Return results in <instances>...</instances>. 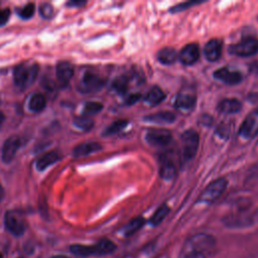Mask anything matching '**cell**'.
Listing matches in <instances>:
<instances>
[{"label":"cell","instance_id":"1","mask_svg":"<svg viewBox=\"0 0 258 258\" xmlns=\"http://www.w3.org/2000/svg\"><path fill=\"white\" fill-rule=\"evenodd\" d=\"M116 244L109 239H102L94 245L74 244L70 247L73 254L81 257L88 256H103L113 253L116 250Z\"/></svg>","mask_w":258,"mask_h":258},{"label":"cell","instance_id":"2","mask_svg":"<svg viewBox=\"0 0 258 258\" xmlns=\"http://www.w3.org/2000/svg\"><path fill=\"white\" fill-rule=\"evenodd\" d=\"M39 67L37 63H20L13 70V81L17 88L21 90L27 89L33 84Z\"/></svg>","mask_w":258,"mask_h":258},{"label":"cell","instance_id":"3","mask_svg":"<svg viewBox=\"0 0 258 258\" xmlns=\"http://www.w3.org/2000/svg\"><path fill=\"white\" fill-rule=\"evenodd\" d=\"M215 238L209 234H197L190 237L185 245L186 252H198L205 254L215 247ZM185 252V253H186Z\"/></svg>","mask_w":258,"mask_h":258},{"label":"cell","instance_id":"4","mask_svg":"<svg viewBox=\"0 0 258 258\" xmlns=\"http://www.w3.org/2000/svg\"><path fill=\"white\" fill-rule=\"evenodd\" d=\"M4 226L14 236H21L25 232L26 223L22 214L18 211H7L4 216Z\"/></svg>","mask_w":258,"mask_h":258},{"label":"cell","instance_id":"5","mask_svg":"<svg viewBox=\"0 0 258 258\" xmlns=\"http://www.w3.org/2000/svg\"><path fill=\"white\" fill-rule=\"evenodd\" d=\"M226 187H227V179L224 177L218 178L207 186V188L202 192V195L198 199V202L211 204L221 197V195L225 191Z\"/></svg>","mask_w":258,"mask_h":258},{"label":"cell","instance_id":"6","mask_svg":"<svg viewBox=\"0 0 258 258\" xmlns=\"http://www.w3.org/2000/svg\"><path fill=\"white\" fill-rule=\"evenodd\" d=\"M181 152L185 159L195 157L199 148V134L192 130H186L181 134Z\"/></svg>","mask_w":258,"mask_h":258},{"label":"cell","instance_id":"7","mask_svg":"<svg viewBox=\"0 0 258 258\" xmlns=\"http://www.w3.org/2000/svg\"><path fill=\"white\" fill-rule=\"evenodd\" d=\"M229 51L237 56H250L258 53V38L246 37L229 47Z\"/></svg>","mask_w":258,"mask_h":258},{"label":"cell","instance_id":"8","mask_svg":"<svg viewBox=\"0 0 258 258\" xmlns=\"http://www.w3.org/2000/svg\"><path fill=\"white\" fill-rule=\"evenodd\" d=\"M104 79L96 73L86 72L80 82V91L83 93H94L103 88Z\"/></svg>","mask_w":258,"mask_h":258},{"label":"cell","instance_id":"9","mask_svg":"<svg viewBox=\"0 0 258 258\" xmlns=\"http://www.w3.org/2000/svg\"><path fill=\"white\" fill-rule=\"evenodd\" d=\"M145 140L151 146L160 147L167 145L171 140V133L167 129H149L145 134Z\"/></svg>","mask_w":258,"mask_h":258},{"label":"cell","instance_id":"10","mask_svg":"<svg viewBox=\"0 0 258 258\" xmlns=\"http://www.w3.org/2000/svg\"><path fill=\"white\" fill-rule=\"evenodd\" d=\"M258 133V110L255 109L245 118L239 129V135L243 138H252Z\"/></svg>","mask_w":258,"mask_h":258},{"label":"cell","instance_id":"11","mask_svg":"<svg viewBox=\"0 0 258 258\" xmlns=\"http://www.w3.org/2000/svg\"><path fill=\"white\" fill-rule=\"evenodd\" d=\"M20 145H21V141L19 137L11 136L7 138L3 143L2 150H1L2 161L4 163H10L14 159Z\"/></svg>","mask_w":258,"mask_h":258},{"label":"cell","instance_id":"12","mask_svg":"<svg viewBox=\"0 0 258 258\" xmlns=\"http://www.w3.org/2000/svg\"><path fill=\"white\" fill-rule=\"evenodd\" d=\"M214 78L227 84V85H237L241 83L243 76L240 72L229 69V68H221L214 72Z\"/></svg>","mask_w":258,"mask_h":258},{"label":"cell","instance_id":"13","mask_svg":"<svg viewBox=\"0 0 258 258\" xmlns=\"http://www.w3.org/2000/svg\"><path fill=\"white\" fill-rule=\"evenodd\" d=\"M55 75L58 84L61 87H66L74 76V68L69 61L60 60L56 63Z\"/></svg>","mask_w":258,"mask_h":258},{"label":"cell","instance_id":"14","mask_svg":"<svg viewBox=\"0 0 258 258\" xmlns=\"http://www.w3.org/2000/svg\"><path fill=\"white\" fill-rule=\"evenodd\" d=\"M179 60L184 66L194 64L200 57V49L197 43H188L186 44L179 52Z\"/></svg>","mask_w":258,"mask_h":258},{"label":"cell","instance_id":"15","mask_svg":"<svg viewBox=\"0 0 258 258\" xmlns=\"http://www.w3.org/2000/svg\"><path fill=\"white\" fill-rule=\"evenodd\" d=\"M101 149H102V145L99 142H95V141L84 142V143L77 145L74 148L73 155H74V157H83V156L92 154L94 152L100 151Z\"/></svg>","mask_w":258,"mask_h":258},{"label":"cell","instance_id":"16","mask_svg":"<svg viewBox=\"0 0 258 258\" xmlns=\"http://www.w3.org/2000/svg\"><path fill=\"white\" fill-rule=\"evenodd\" d=\"M205 56L210 61H216L220 58L222 53V42L219 39H211L205 45Z\"/></svg>","mask_w":258,"mask_h":258},{"label":"cell","instance_id":"17","mask_svg":"<svg viewBox=\"0 0 258 258\" xmlns=\"http://www.w3.org/2000/svg\"><path fill=\"white\" fill-rule=\"evenodd\" d=\"M60 158L59 153L56 150H51L48 151L44 154H42L35 163V166L37 168V170L39 171H43L44 169H46L47 167L51 166L52 164H54L55 162H57Z\"/></svg>","mask_w":258,"mask_h":258},{"label":"cell","instance_id":"18","mask_svg":"<svg viewBox=\"0 0 258 258\" xmlns=\"http://www.w3.org/2000/svg\"><path fill=\"white\" fill-rule=\"evenodd\" d=\"M242 108V104L237 99H223L218 104V111L223 114H236Z\"/></svg>","mask_w":258,"mask_h":258},{"label":"cell","instance_id":"19","mask_svg":"<svg viewBox=\"0 0 258 258\" xmlns=\"http://www.w3.org/2000/svg\"><path fill=\"white\" fill-rule=\"evenodd\" d=\"M197 99L194 95L190 94H178L174 100V106L178 110L188 111L191 110L196 105Z\"/></svg>","mask_w":258,"mask_h":258},{"label":"cell","instance_id":"20","mask_svg":"<svg viewBox=\"0 0 258 258\" xmlns=\"http://www.w3.org/2000/svg\"><path fill=\"white\" fill-rule=\"evenodd\" d=\"M144 120L146 122H151V123L167 124V123L174 122L175 115L171 112H159V113H155V114L144 117Z\"/></svg>","mask_w":258,"mask_h":258},{"label":"cell","instance_id":"21","mask_svg":"<svg viewBox=\"0 0 258 258\" xmlns=\"http://www.w3.org/2000/svg\"><path fill=\"white\" fill-rule=\"evenodd\" d=\"M165 98V94L159 87H153L144 97L145 103L149 106H156L161 103Z\"/></svg>","mask_w":258,"mask_h":258},{"label":"cell","instance_id":"22","mask_svg":"<svg viewBox=\"0 0 258 258\" xmlns=\"http://www.w3.org/2000/svg\"><path fill=\"white\" fill-rule=\"evenodd\" d=\"M145 221L142 217H137L131 220L129 223H127L122 229H121V234L124 237H129L135 234L139 229H141L144 225Z\"/></svg>","mask_w":258,"mask_h":258},{"label":"cell","instance_id":"23","mask_svg":"<svg viewBox=\"0 0 258 258\" xmlns=\"http://www.w3.org/2000/svg\"><path fill=\"white\" fill-rule=\"evenodd\" d=\"M46 106V99L45 97L40 93L33 94L28 102V108L31 112L39 113L41 112Z\"/></svg>","mask_w":258,"mask_h":258},{"label":"cell","instance_id":"24","mask_svg":"<svg viewBox=\"0 0 258 258\" xmlns=\"http://www.w3.org/2000/svg\"><path fill=\"white\" fill-rule=\"evenodd\" d=\"M177 58V53L174 48L163 47L157 53V59L163 64H171Z\"/></svg>","mask_w":258,"mask_h":258},{"label":"cell","instance_id":"25","mask_svg":"<svg viewBox=\"0 0 258 258\" xmlns=\"http://www.w3.org/2000/svg\"><path fill=\"white\" fill-rule=\"evenodd\" d=\"M160 176L163 179L169 180L172 179L176 174V168L174 164L169 160H163L160 166Z\"/></svg>","mask_w":258,"mask_h":258},{"label":"cell","instance_id":"26","mask_svg":"<svg viewBox=\"0 0 258 258\" xmlns=\"http://www.w3.org/2000/svg\"><path fill=\"white\" fill-rule=\"evenodd\" d=\"M168 213H169V207H168L166 204L161 205V206L155 211V213L152 215V217L150 218L149 224H150L151 226H157V225H159V224L164 220V218L168 215Z\"/></svg>","mask_w":258,"mask_h":258},{"label":"cell","instance_id":"27","mask_svg":"<svg viewBox=\"0 0 258 258\" xmlns=\"http://www.w3.org/2000/svg\"><path fill=\"white\" fill-rule=\"evenodd\" d=\"M128 86H129V79L126 76L117 77L112 83V88L118 94H121V95H123L127 92Z\"/></svg>","mask_w":258,"mask_h":258},{"label":"cell","instance_id":"28","mask_svg":"<svg viewBox=\"0 0 258 258\" xmlns=\"http://www.w3.org/2000/svg\"><path fill=\"white\" fill-rule=\"evenodd\" d=\"M128 122L126 120H118V121H115L113 122L110 126H108L104 132H103V135L104 136H111V135H115L119 132H121L126 126H127Z\"/></svg>","mask_w":258,"mask_h":258},{"label":"cell","instance_id":"29","mask_svg":"<svg viewBox=\"0 0 258 258\" xmlns=\"http://www.w3.org/2000/svg\"><path fill=\"white\" fill-rule=\"evenodd\" d=\"M103 110V104L99 102H87L83 108V116H90L98 114L100 111Z\"/></svg>","mask_w":258,"mask_h":258},{"label":"cell","instance_id":"30","mask_svg":"<svg viewBox=\"0 0 258 258\" xmlns=\"http://www.w3.org/2000/svg\"><path fill=\"white\" fill-rule=\"evenodd\" d=\"M18 16L22 19H29L33 16L34 12H35V4L34 3H27L26 5H24L21 8H18L16 10Z\"/></svg>","mask_w":258,"mask_h":258},{"label":"cell","instance_id":"31","mask_svg":"<svg viewBox=\"0 0 258 258\" xmlns=\"http://www.w3.org/2000/svg\"><path fill=\"white\" fill-rule=\"evenodd\" d=\"M74 125L76 127H78L79 129L88 131L90 130L93 126H94V122L92 119H90L89 117L86 116H81V117H77L74 120Z\"/></svg>","mask_w":258,"mask_h":258},{"label":"cell","instance_id":"32","mask_svg":"<svg viewBox=\"0 0 258 258\" xmlns=\"http://www.w3.org/2000/svg\"><path fill=\"white\" fill-rule=\"evenodd\" d=\"M53 7L49 3H42L39 6V14L43 19H50L53 16Z\"/></svg>","mask_w":258,"mask_h":258},{"label":"cell","instance_id":"33","mask_svg":"<svg viewBox=\"0 0 258 258\" xmlns=\"http://www.w3.org/2000/svg\"><path fill=\"white\" fill-rule=\"evenodd\" d=\"M199 3H200V2H198V1H190V2L180 3V4H178V5L174 6V7H171L170 11H171V12H179V11H182V10H184V9H186V8L192 6V5L199 4Z\"/></svg>","mask_w":258,"mask_h":258},{"label":"cell","instance_id":"34","mask_svg":"<svg viewBox=\"0 0 258 258\" xmlns=\"http://www.w3.org/2000/svg\"><path fill=\"white\" fill-rule=\"evenodd\" d=\"M11 15V11L9 8H4V9H0V26L5 25Z\"/></svg>","mask_w":258,"mask_h":258},{"label":"cell","instance_id":"35","mask_svg":"<svg viewBox=\"0 0 258 258\" xmlns=\"http://www.w3.org/2000/svg\"><path fill=\"white\" fill-rule=\"evenodd\" d=\"M140 98H141V95H140V94H132V95H130V96H128V97L126 98L125 103H126L128 106H130V105L135 104Z\"/></svg>","mask_w":258,"mask_h":258},{"label":"cell","instance_id":"36","mask_svg":"<svg viewBox=\"0 0 258 258\" xmlns=\"http://www.w3.org/2000/svg\"><path fill=\"white\" fill-rule=\"evenodd\" d=\"M182 258H206L205 254L198 252H186Z\"/></svg>","mask_w":258,"mask_h":258},{"label":"cell","instance_id":"37","mask_svg":"<svg viewBox=\"0 0 258 258\" xmlns=\"http://www.w3.org/2000/svg\"><path fill=\"white\" fill-rule=\"evenodd\" d=\"M85 4H86V1H81V0H72L67 3L68 6H72V7H82Z\"/></svg>","mask_w":258,"mask_h":258},{"label":"cell","instance_id":"38","mask_svg":"<svg viewBox=\"0 0 258 258\" xmlns=\"http://www.w3.org/2000/svg\"><path fill=\"white\" fill-rule=\"evenodd\" d=\"M4 119H5V116H4V114H3V113L0 111V125L3 123Z\"/></svg>","mask_w":258,"mask_h":258},{"label":"cell","instance_id":"39","mask_svg":"<svg viewBox=\"0 0 258 258\" xmlns=\"http://www.w3.org/2000/svg\"><path fill=\"white\" fill-rule=\"evenodd\" d=\"M50 258H70V257H68L66 255H54V256H52Z\"/></svg>","mask_w":258,"mask_h":258},{"label":"cell","instance_id":"40","mask_svg":"<svg viewBox=\"0 0 258 258\" xmlns=\"http://www.w3.org/2000/svg\"><path fill=\"white\" fill-rule=\"evenodd\" d=\"M3 196H4V190H3V187L0 184V202H1L2 198H3Z\"/></svg>","mask_w":258,"mask_h":258},{"label":"cell","instance_id":"41","mask_svg":"<svg viewBox=\"0 0 258 258\" xmlns=\"http://www.w3.org/2000/svg\"><path fill=\"white\" fill-rule=\"evenodd\" d=\"M255 217H256V219H257V220H258V212H257V213H256V215H255Z\"/></svg>","mask_w":258,"mask_h":258},{"label":"cell","instance_id":"42","mask_svg":"<svg viewBox=\"0 0 258 258\" xmlns=\"http://www.w3.org/2000/svg\"><path fill=\"white\" fill-rule=\"evenodd\" d=\"M0 258H3V256H2V254H1V252H0Z\"/></svg>","mask_w":258,"mask_h":258},{"label":"cell","instance_id":"43","mask_svg":"<svg viewBox=\"0 0 258 258\" xmlns=\"http://www.w3.org/2000/svg\"><path fill=\"white\" fill-rule=\"evenodd\" d=\"M257 110H258V108H257Z\"/></svg>","mask_w":258,"mask_h":258}]
</instances>
